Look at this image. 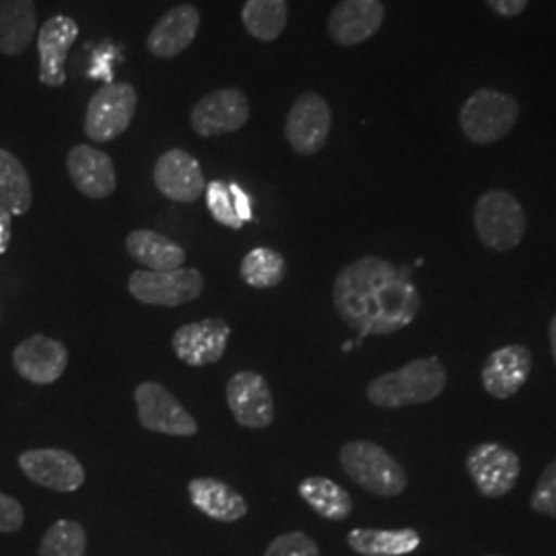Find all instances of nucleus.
I'll list each match as a JSON object with an SVG mask.
<instances>
[{"label": "nucleus", "mask_w": 556, "mask_h": 556, "mask_svg": "<svg viewBox=\"0 0 556 556\" xmlns=\"http://www.w3.org/2000/svg\"><path fill=\"white\" fill-rule=\"evenodd\" d=\"M332 303L338 318L358 337H383L415 321L420 293L408 268H397L378 256H363L338 273Z\"/></svg>", "instance_id": "nucleus-1"}, {"label": "nucleus", "mask_w": 556, "mask_h": 556, "mask_svg": "<svg viewBox=\"0 0 556 556\" xmlns=\"http://www.w3.org/2000/svg\"><path fill=\"white\" fill-rule=\"evenodd\" d=\"M447 386L445 365L438 357L415 358L396 371L371 379L367 397L379 408H404L438 400Z\"/></svg>", "instance_id": "nucleus-2"}, {"label": "nucleus", "mask_w": 556, "mask_h": 556, "mask_svg": "<svg viewBox=\"0 0 556 556\" xmlns=\"http://www.w3.org/2000/svg\"><path fill=\"white\" fill-rule=\"evenodd\" d=\"M338 459L342 472L376 497H400L408 489V475L402 464L374 441L344 443Z\"/></svg>", "instance_id": "nucleus-3"}, {"label": "nucleus", "mask_w": 556, "mask_h": 556, "mask_svg": "<svg viewBox=\"0 0 556 556\" xmlns=\"http://www.w3.org/2000/svg\"><path fill=\"white\" fill-rule=\"evenodd\" d=\"M528 219L521 202L507 190H489L475 206V229L486 250L507 254L526 236Z\"/></svg>", "instance_id": "nucleus-4"}, {"label": "nucleus", "mask_w": 556, "mask_h": 556, "mask_svg": "<svg viewBox=\"0 0 556 556\" xmlns=\"http://www.w3.org/2000/svg\"><path fill=\"white\" fill-rule=\"evenodd\" d=\"M519 118V101L497 89H478L459 110V128L475 144L505 139Z\"/></svg>", "instance_id": "nucleus-5"}, {"label": "nucleus", "mask_w": 556, "mask_h": 556, "mask_svg": "<svg viewBox=\"0 0 556 556\" xmlns=\"http://www.w3.org/2000/svg\"><path fill=\"white\" fill-rule=\"evenodd\" d=\"M139 108V93L130 83H108L91 98L83 130L93 142L118 139L130 126Z\"/></svg>", "instance_id": "nucleus-6"}, {"label": "nucleus", "mask_w": 556, "mask_h": 556, "mask_svg": "<svg viewBox=\"0 0 556 556\" xmlns=\"http://www.w3.org/2000/svg\"><path fill=\"white\" fill-rule=\"evenodd\" d=\"M128 291L142 305L179 307L204 291V278L197 268L137 270L128 278Z\"/></svg>", "instance_id": "nucleus-7"}, {"label": "nucleus", "mask_w": 556, "mask_h": 556, "mask_svg": "<svg viewBox=\"0 0 556 556\" xmlns=\"http://www.w3.org/2000/svg\"><path fill=\"white\" fill-rule=\"evenodd\" d=\"M140 425L147 431L172 438H192L199 433L197 418L157 381H142L135 390Z\"/></svg>", "instance_id": "nucleus-8"}, {"label": "nucleus", "mask_w": 556, "mask_h": 556, "mask_svg": "<svg viewBox=\"0 0 556 556\" xmlns=\"http://www.w3.org/2000/svg\"><path fill=\"white\" fill-rule=\"evenodd\" d=\"M466 470L482 497L501 498L516 489L521 475V459L514 450L489 441L470 450Z\"/></svg>", "instance_id": "nucleus-9"}, {"label": "nucleus", "mask_w": 556, "mask_h": 556, "mask_svg": "<svg viewBox=\"0 0 556 556\" xmlns=\"http://www.w3.org/2000/svg\"><path fill=\"white\" fill-rule=\"evenodd\" d=\"M330 130L332 112L328 101L314 91L299 96L285 122V137L293 151L303 157L316 155L326 147Z\"/></svg>", "instance_id": "nucleus-10"}, {"label": "nucleus", "mask_w": 556, "mask_h": 556, "mask_svg": "<svg viewBox=\"0 0 556 556\" xmlns=\"http://www.w3.org/2000/svg\"><path fill=\"white\" fill-rule=\"evenodd\" d=\"M250 119V100L239 89H219L192 108L190 126L200 139H213L243 128Z\"/></svg>", "instance_id": "nucleus-11"}, {"label": "nucleus", "mask_w": 556, "mask_h": 556, "mask_svg": "<svg viewBox=\"0 0 556 556\" xmlns=\"http://www.w3.org/2000/svg\"><path fill=\"white\" fill-rule=\"evenodd\" d=\"M21 472L31 482L56 493H75L85 484V468L77 457L59 447L27 450L20 456Z\"/></svg>", "instance_id": "nucleus-12"}, {"label": "nucleus", "mask_w": 556, "mask_h": 556, "mask_svg": "<svg viewBox=\"0 0 556 556\" xmlns=\"http://www.w3.org/2000/svg\"><path fill=\"white\" fill-rule=\"evenodd\" d=\"M227 404L245 429H266L275 422V397L268 381L256 371H239L229 379Z\"/></svg>", "instance_id": "nucleus-13"}, {"label": "nucleus", "mask_w": 556, "mask_h": 556, "mask_svg": "<svg viewBox=\"0 0 556 556\" xmlns=\"http://www.w3.org/2000/svg\"><path fill=\"white\" fill-rule=\"evenodd\" d=\"M231 328L225 319L206 318L184 324L174 332L172 349L190 367L213 365L225 355Z\"/></svg>", "instance_id": "nucleus-14"}, {"label": "nucleus", "mask_w": 556, "mask_h": 556, "mask_svg": "<svg viewBox=\"0 0 556 556\" xmlns=\"http://www.w3.org/2000/svg\"><path fill=\"white\" fill-rule=\"evenodd\" d=\"M532 351L523 344H507L493 351L482 365V388L491 397L516 396L532 374Z\"/></svg>", "instance_id": "nucleus-15"}, {"label": "nucleus", "mask_w": 556, "mask_h": 556, "mask_svg": "<svg viewBox=\"0 0 556 556\" xmlns=\"http://www.w3.org/2000/svg\"><path fill=\"white\" fill-rule=\"evenodd\" d=\"M153 179L161 194L174 202L192 204L206 192V179L199 160L184 149L163 153L155 163Z\"/></svg>", "instance_id": "nucleus-16"}, {"label": "nucleus", "mask_w": 556, "mask_h": 556, "mask_svg": "<svg viewBox=\"0 0 556 556\" xmlns=\"http://www.w3.org/2000/svg\"><path fill=\"white\" fill-rule=\"evenodd\" d=\"M13 365L21 378L48 386L62 378L68 367V349L56 338L34 334L13 351Z\"/></svg>", "instance_id": "nucleus-17"}, {"label": "nucleus", "mask_w": 556, "mask_h": 556, "mask_svg": "<svg viewBox=\"0 0 556 556\" xmlns=\"http://www.w3.org/2000/svg\"><path fill=\"white\" fill-rule=\"evenodd\" d=\"M386 20L381 0H342L330 13L328 34L342 48H353L374 38Z\"/></svg>", "instance_id": "nucleus-18"}, {"label": "nucleus", "mask_w": 556, "mask_h": 556, "mask_svg": "<svg viewBox=\"0 0 556 556\" xmlns=\"http://www.w3.org/2000/svg\"><path fill=\"white\" fill-rule=\"evenodd\" d=\"M66 169L75 188L87 199L103 200L116 192L118 178L114 161L91 144L73 147L66 157Z\"/></svg>", "instance_id": "nucleus-19"}, {"label": "nucleus", "mask_w": 556, "mask_h": 556, "mask_svg": "<svg viewBox=\"0 0 556 556\" xmlns=\"http://www.w3.org/2000/svg\"><path fill=\"white\" fill-rule=\"evenodd\" d=\"M79 36V25L73 17L56 15L41 25L38 36L41 85L59 89L66 83V56Z\"/></svg>", "instance_id": "nucleus-20"}, {"label": "nucleus", "mask_w": 556, "mask_h": 556, "mask_svg": "<svg viewBox=\"0 0 556 556\" xmlns=\"http://www.w3.org/2000/svg\"><path fill=\"white\" fill-rule=\"evenodd\" d=\"M200 13L192 4L169 9L147 36V50L157 59H176L197 40Z\"/></svg>", "instance_id": "nucleus-21"}, {"label": "nucleus", "mask_w": 556, "mask_h": 556, "mask_svg": "<svg viewBox=\"0 0 556 556\" xmlns=\"http://www.w3.org/2000/svg\"><path fill=\"white\" fill-rule=\"evenodd\" d=\"M188 495L199 511L220 523H233L248 514L245 498L219 478L200 477L190 480Z\"/></svg>", "instance_id": "nucleus-22"}, {"label": "nucleus", "mask_w": 556, "mask_h": 556, "mask_svg": "<svg viewBox=\"0 0 556 556\" xmlns=\"http://www.w3.org/2000/svg\"><path fill=\"white\" fill-rule=\"evenodd\" d=\"M38 9L34 0H0V54L21 56L36 38Z\"/></svg>", "instance_id": "nucleus-23"}, {"label": "nucleus", "mask_w": 556, "mask_h": 556, "mask_svg": "<svg viewBox=\"0 0 556 556\" xmlns=\"http://www.w3.org/2000/svg\"><path fill=\"white\" fill-rule=\"evenodd\" d=\"M126 252L144 270H176L186 262V250L153 229H135L126 238Z\"/></svg>", "instance_id": "nucleus-24"}, {"label": "nucleus", "mask_w": 556, "mask_h": 556, "mask_svg": "<svg viewBox=\"0 0 556 556\" xmlns=\"http://www.w3.org/2000/svg\"><path fill=\"white\" fill-rule=\"evenodd\" d=\"M346 544L361 556H406L415 553L420 546V534L413 528H355L349 532Z\"/></svg>", "instance_id": "nucleus-25"}, {"label": "nucleus", "mask_w": 556, "mask_h": 556, "mask_svg": "<svg viewBox=\"0 0 556 556\" xmlns=\"http://www.w3.org/2000/svg\"><path fill=\"white\" fill-rule=\"evenodd\" d=\"M299 497L319 517L330 521H344L353 514V497L330 478H303L299 482Z\"/></svg>", "instance_id": "nucleus-26"}, {"label": "nucleus", "mask_w": 556, "mask_h": 556, "mask_svg": "<svg viewBox=\"0 0 556 556\" xmlns=\"http://www.w3.org/2000/svg\"><path fill=\"white\" fill-rule=\"evenodd\" d=\"M34 190L27 169L11 151L0 149V206L21 217L31 208Z\"/></svg>", "instance_id": "nucleus-27"}, {"label": "nucleus", "mask_w": 556, "mask_h": 556, "mask_svg": "<svg viewBox=\"0 0 556 556\" xmlns=\"http://www.w3.org/2000/svg\"><path fill=\"white\" fill-rule=\"evenodd\" d=\"M241 21L252 38L275 41L285 34L289 23L287 0H245Z\"/></svg>", "instance_id": "nucleus-28"}, {"label": "nucleus", "mask_w": 556, "mask_h": 556, "mask_svg": "<svg viewBox=\"0 0 556 556\" xmlns=\"http://www.w3.org/2000/svg\"><path fill=\"white\" fill-rule=\"evenodd\" d=\"M239 277L252 289H275L287 277V262L273 248H254L241 260Z\"/></svg>", "instance_id": "nucleus-29"}, {"label": "nucleus", "mask_w": 556, "mask_h": 556, "mask_svg": "<svg viewBox=\"0 0 556 556\" xmlns=\"http://www.w3.org/2000/svg\"><path fill=\"white\" fill-rule=\"evenodd\" d=\"M87 532L79 521L59 519L48 528L38 548V556H85Z\"/></svg>", "instance_id": "nucleus-30"}, {"label": "nucleus", "mask_w": 556, "mask_h": 556, "mask_svg": "<svg viewBox=\"0 0 556 556\" xmlns=\"http://www.w3.org/2000/svg\"><path fill=\"white\" fill-rule=\"evenodd\" d=\"M206 204L208 211L213 215V219L217 220L223 227L229 229H241L245 223L239 219L238 208H236V199L231 194L229 184L215 179L211 184H206Z\"/></svg>", "instance_id": "nucleus-31"}, {"label": "nucleus", "mask_w": 556, "mask_h": 556, "mask_svg": "<svg viewBox=\"0 0 556 556\" xmlns=\"http://www.w3.org/2000/svg\"><path fill=\"white\" fill-rule=\"evenodd\" d=\"M264 556H321L314 538L305 532H287L275 538Z\"/></svg>", "instance_id": "nucleus-32"}, {"label": "nucleus", "mask_w": 556, "mask_h": 556, "mask_svg": "<svg viewBox=\"0 0 556 556\" xmlns=\"http://www.w3.org/2000/svg\"><path fill=\"white\" fill-rule=\"evenodd\" d=\"M530 507L540 516L556 519V459H553L536 482V489L530 497Z\"/></svg>", "instance_id": "nucleus-33"}, {"label": "nucleus", "mask_w": 556, "mask_h": 556, "mask_svg": "<svg viewBox=\"0 0 556 556\" xmlns=\"http://www.w3.org/2000/svg\"><path fill=\"white\" fill-rule=\"evenodd\" d=\"M25 511L15 497L0 493V534H15L23 528Z\"/></svg>", "instance_id": "nucleus-34"}, {"label": "nucleus", "mask_w": 556, "mask_h": 556, "mask_svg": "<svg viewBox=\"0 0 556 556\" xmlns=\"http://www.w3.org/2000/svg\"><path fill=\"white\" fill-rule=\"evenodd\" d=\"M501 17H517L526 11L530 0H486Z\"/></svg>", "instance_id": "nucleus-35"}, {"label": "nucleus", "mask_w": 556, "mask_h": 556, "mask_svg": "<svg viewBox=\"0 0 556 556\" xmlns=\"http://www.w3.org/2000/svg\"><path fill=\"white\" fill-rule=\"evenodd\" d=\"M229 188H231V194L236 199L239 219L243 220V223L252 220V200L245 194V190L239 184H229Z\"/></svg>", "instance_id": "nucleus-36"}, {"label": "nucleus", "mask_w": 556, "mask_h": 556, "mask_svg": "<svg viewBox=\"0 0 556 556\" xmlns=\"http://www.w3.org/2000/svg\"><path fill=\"white\" fill-rule=\"evenodd\" d=\"M11 243V213L0 206V256Z\"/></svg>", "instance_id": "nucleus-37"}, {"label": "nucleus", "mask_w": 556, "mask_h": 556, "mask_svg": "<svg viewBox=\"0 0 556 556\" xmlns=\"http://www.w3.org/2000/svg\"><path fill=\"white\" fill-rule=\"evenodd\" d=\"M548 340H551V353L556 363V314L551 319V326H548Z\"/></svg>", "instance_id": "nucleus-38"}, {"label": "nucleus", "mask_w": 556, "mask_h": 556, "mask_svg": "<svg viewBox=\"0 0 556 556\" xmlns=\"http://www.w3.org/2000/svg\"><path fill=\"white\" fill-rule=\"evenodd\" d=\"M489 556H498V555H489Z\"/></svg>", "instance_id": "nucleus-39"}]
</instances>
